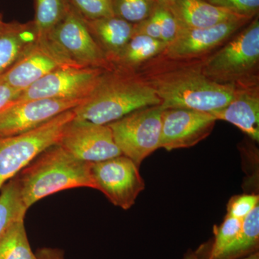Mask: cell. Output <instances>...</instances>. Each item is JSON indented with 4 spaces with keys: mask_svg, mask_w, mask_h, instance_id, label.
Instances as JSON below:
<instances>
[{
    "mask_svg": "<svg viewBox=\"0 0 259 259\" xmlns=\"http://www.w3.org/2000/svg\"><path fill=\"white\" fill-rule=\"evenodd\" d=\"M168 10L182 28H206L225 22L247 18L209 4L204 0H177Z\"/></svg>",
    "mask_w": 259,
    "mask_h": 259,
    "instance_id": "cell-16",
    "label": "cell"
},
{
    "mask_svg": "<svg viewBox=\"0 0 259 259\" xmlns=\"http://www.w3.org/2000/svg\"><path fill=\"white\" fill-rule=\"evenodd\" d=\"M163 110L161 105L142 107L108 124L122 154L139 167L159 148Z\"/></svg>",
    "mask_w": 259,
    "mask_h": 259,
    "instance_id": "cell-6",
    "label": "cell"
},
{
    "mask_svg": "<svg viewBox=\"0 0 259 259\" xmlns=\"http://www.w3.org/2000/svg\"><path fill=\"white\" fill-rule=\"evenodd\" d=\"M24 221H15L0 238V259H38L30 248Z\"/></svg>",
    "mask_w": 259,
    "mask_h": 259,
    "instance_id": "cell-23",
    "label": "cell"
},
{
    "mask_svg": "<svg viewBox=\"0 0 259 259\" xmlns=\"http://www.w3.org/2000/svg\"><path fill=\"white\" fill-rule=\"evenodd\" d=\"M25 208L69 189H95L90 163L77 159L59 144L44 150L15 177Z\"/></svg>",
    "mask_w": 259,
    "mask_h": 259,
    "instance_id": "cell-3",
    "label": "cell"
},
{
    "mask_svg": "<svg viewBox=\"0 0 259 259\" xmlns=\"http://www.w3.org/2000/svg\"><path fill=\"white\" fill-rule=\"evenodd\" d=\"M256 194H243L232 197L227 206L228 215L243 221L258 205Z\"/></svg>",
    "mask_w": 259,
    "mask_h": 259,
    "instance_id": "cell-29",
    "label": "cell"
},
{
    "mask_svg": "<svg viewBox=\"0 0 259 259\" xmlns=\"http://www.w3.org/2000/svg\"><path fill=\"white\" fill-rule=\"evenodd\" d=\"M156 3H157V4L160 5V6L169 9L172 5L176 3L177 0H156Z\"/></svg>",
    "mask_w": 259,
    "mask_h": 259,
    "instance_id": "cell-33",
    "label": "cell"
},
{
    "mask_svg": "<svg viewBox=\"0 0 259 259\" xmlns=\"http://www.w3.org/2000/svg\"><path fill=\"white\" fill-rule=\"evenodd\" d=\"M47 39L73 64L110 69L106 56L94 40L84 20L72 6Z\"/></svg>",
    "mask_w": 259,
    "mask_h": 259,
    "instance_id": "cell-8",
    "label": "cell"
},
{
    "mask_svg": "<svg viewBox=\"0 0 259 259\" xmlns=\"http://www.w3.org/2000/svg\"><path fill=\"white\" fill-rule=\"evenodd\" d=\"M66 66H79L66 59L47 38L37 39L26 54L0 78V82L22 92L49 73Z\"/></svg>",
    "mask_w": 259,
    "mask_h": 259,
    "instance_id": "cell-14",
    "label": "cell"
},
{
    "mask_svg": "<svg viewBox=\"0 0 259 259\" xmlns=\"http://www.w3.org/2000/svg\"><path fill=\"white\" fill-rule=\"evenodd\" d=\"M38 37L34 24L3 22L0 25V78L36 42Z\"/></svg>",
    "mask_w": 259,
    "mask_h": 259,
    "instance_id": "cell-17",
    "label": "cell"
},
{
    "mask_svg": "<svg viewBox=\"0 0 259 259\" xmlns=\"http://www.w3.org/2000/svg\"><path fill=\"white\" fill-rule=\"evenodd\" d=\"M259 206L243 220L238 236L214 259H241L258 251Z\"/></svg>",
    "mask_w": 259,
    "mask_h": 259,
    "instance_id": "cell-20",
    "label": "cell"
},
{
    "mask_svg": "<svg viewBox=\"0 0 259 259\" xmlns=\"http://www.w3.org/2000/svg\"><path fill=\"white\" fill-rule=\"evenodd\" d=\"M253 19H238L206 28L187 29L179 27L175 40L167 45L161 55L171 60L204 59L216 51V49L222 47Z\"/></svg>",
    "mask_w": 259,
    "mask_h": 259,
    "instance_id": "cell-10",
    "label": "cell"
},
{
    "mask_svg": "<svg viewBox=\"0 0 259 259\" xmlns=\"http://www.w3.org/2000/svg\"><path fill=\"white\" fill-rule=\"evenodd\" d=\"M70 4L83 19L107 18L115 16L112 0H69Z\"/></svg>",
    "mask_w": 259,
    "mask_h": 259,
    "instance_id": "cell-26",
    "label": "cell"
},
{
    "mask_svg": "<svg viewBox=\"0 0 259 259\" xmlns=\"http://www.w3.org/2000/svg\"><path fill=\"white\" fill-rule=\"evenodd\" d=\"M27 211L14 177L0 189V238L15 221L25 219Z\"/></svg>",
    "mask_w": 259,
    "mask_h": 259,
    "instance_id": "cell-22",
    "label": "cell"
},
{
    "mask_svg": "<svg viewBox=\"0 0 259 259\" xmlns=\"http://www.w3.org/2000/svg\"><path fill=\"white\" fill-rule=\"evenodd\" d=\"M217 120L230 122L253 141H259V88L237 90L226 107L211 112Z\"/></svg>",
    "mask_w": 259,
    "mask_h": 259,
    "instance_id": "cell-15",
    "label": "cell"
},
{
    "mask_svg": "<svg viewBox=\"0 0 259 259\" xmlns=\"http://www.w3.org/2000/svg\"><path fill=\"white\" fill-rule=\"evenodd\" d=\"M182 259H202L199 256L197 251H193L192 250H188L184 254ZM241 259H259V252H255L254 253H252L248 256Z\"/></svg>",
    "mask_w": 259,
    "mask_h": 259,
    "instance_id": "cell-32",
    "label": "cell"
},
{
    "mask_svg": "<svg viewBox=\"0 0 259 259\" xmlns=\"http://www.w3.org/2000/svg\"><path fill=\"white\" fill-rule=\"evenodd\" d=\"M73 110L28 132L0 138V189L44 150L59 144L66 126L74 119Z\"/></svg>",
    "mask_w": 259,
    "mask_h": 259,
    "instance_id": "cell-5",
    "label": "cell"
},
{
    "mask_svg": "<svg viewBox=\"0 0 259 259\" xmlns=\"http://www.w3.org/2000/svg\"><path fill=\"white\" fill-rule=\"evenodd\" d=\"M168 44L142 34H135L125 47L110 61V69L135 71L161 55Z\"/></svg>",
    "mask_w": 259,
    "mask_h": 259,
    "instance_id": "cell-19",
    "label": "cell"
},
{
    "mask_svg": "<svg viewBox=\"0 0 259 259\" xmlns=\"http://www.w3.org/2000/svg\"><path fill=\"white\" fill-rule=\"evenodd\" d=\"M35 255L38 259H65L64 252L56 248H41Z\"/></svg>",
    "mask_w": 259,
    "mask_h": 259,
    "instance_id": "cell-31",
    "label": "cell"
},
{
    "mask_svg": "<svg viewBox=\"0 0 259 259\" xmlns=\"http://www.w3.org/2000/svg\"><path fill=\"white\" fill-rule=\"evenodd\" d=\"M204 74L209 79L236 90L259 88V18L201 60Z\"/></svg>",
    "mask_w": 259,
    "mask_h": 259,
    "instance_id": "cell-4",
    "label": "cell"
},
{
    "mask_svg": "<svg viewBox=\"0 0 259 259\" xmlns=\"http://www.w3.org/2000/svg\"><path fill=\"white\" fill-rule=\"evenodd\" d=\"M157 5L156 0H112L115 16L132 24L149 18Z\"/></svg>",
    "mask_w": 259,
    "mask_h": 259,
    "instance_id": "cell-24",
    "label": "cell"
},
{
    "mask_svg": "<svg viewBox=\"0 0 259 259\" xmlns=\"http://www.w3.org/2000/svg\"><path fill=\"white\" fill-rule=\"evenodd\" d=\"M83 20L94 40L106 56L109 64L134 35V24L117 16Z\"/></svg>",
    "mask_w": 259,
    "mask_h": 259,
    "instance_id": "cell-18",
    "label": "cell"
},
{
    "mask_svg": "<svg viewBox=\"0 0 259 259\" xmlns=\"http://www.w3.org/2000/svg\"><path fill=\"white\" fill-rule=\"evenodd\" d=\"M243 221L227 214L222 224L214 228V241L209 248L208 255L205 258L202 257L201 258L214 259L219 255L226 247L234 241L241 231Z\"/></svg>",
    "mask_w": 259,
    "mask_h": 259,
    "instance_id": "cell-25",
    "label": "cell"
},
{
    "mask_svg": "<svg viewBox=\"0 0 259 259\" xmlns=\"http://www.w3.org/2000/svg\"><path fill=\"white\" fill-rule=\"evenodd\" d=\"M95 190L100 191L116 207L129 209L145 189L137 166L124 155L90 163Z\"/></svg>",
    "mask_w": 259,
    "mask_h": 259,
    "instance_id": "cell-7",
    "label": "cell"
},
{
    "mask_svg": "<svg viewBox=\"0 0 259 259\" xmlns=\"http://www.w3.org/2000/svg\"><path fill=\"white\" fill-rule=\"evenodd\" d=\"M20 93L21 91L0 82V110L15 102Z\"/></svg>",
    "mask_w": 259,
    "mask_h": 259,
    "instance_id": "cell-30",
    "label": "cell"
},
{
    "mask_svg": "<svg viewBox=\"0 0 259 259\" xmlns=\"http://www.w3.org/2000/svg\"><path fill=\"white\" fill-rule=\"evenodd\" d=\"M3 23V20H2L1 16H0V25H2V24Z\"/></svg>",
    "mask_w": 259,
    "mask_h": 259,
    "instance_id": "cell-34",
    "label": "cell"
},
{
    "mask_svg": "<svg viewBox=\"0 0 259 259\" xmlns=\"http://www.w3.org/2000/svg\"><path fill=\"white\" fill-rule=\"evenodd\" d=\"M161 105L152 88L135 71L107 69L88 98L75 107V119L108 125L142 107Z\"/></svg>",
    "mask_w": 259,
    "mask_h": 259,
    "instance_id": "cell-2",
    "label": "cell"
},
{
    "mask_svg": "<svg viewBox=\"0 0 259 259\" xmlns=\"http://www.w3.org/2000/svg\"><path fill=\"white\" fill-rule=\"evenodd\" d=\"M216 121L209 112L190 109H164L159 148L170 151L192 147L208 137Z\"/></svg>",
    "mask_w": 259,
    "mask_h": 259,
    "instance_id": "cell-13",
    "label": "cell"
},
{
    "mask_svg": "<svg viewBox=\"0 0 259 259\" xmlns=\"http://www.w3.org/2000/svg\"><path fill=\"white\" fill-rule=\"evenodd\" d=\"M59 144L75 158L98 163L122 155L108 125L74 119L66 126Z\"/></svg>",
    "mask_w": 259,
    "mask_h": 259,
    "instance_id": "cell-11",
    "label": "cell"
},
{
    "mask_svg": "<svg viewBox=\"0 0 259 259\" xmlns=\"http://www.w3.org/2000/svg\"><path fill=\"white\" fill-rule=\"evenodd\" d=\"M83 100L36 99L13 102L0 110V138L36 128L56 116L79 106Z\"/></svg>",
    "mask_w": 259,
    "mask_h": 259,
    "instance_id": "cell-12",
    "label": "cell"
},
{
    "mask_svg": "<svg viewBox=\"0 0 259 259\" xmlns=\"http://www.w3.org/2000/svg\"><path fill=\"white\" fill-rule=\"evenodd\" d=\"M209 4L228 10L234 14L254 18L258 15L259 0H204Z\"/></svg>",
    "mask_w": 259,
    "mask_h": 259,
    "instance_id": "cell-27",
    "label": "cell"
},
{
    "mask_svg": "<svg viewBox=\"0 0 259 259\" xmlns=\"http://www.w3.org/2000/svg\"><path fill=\"white\" fill-rule=\"evenodd\" d=\"M71 7L69 0H35V18L32 23L38 39L47 38Z\"/></svg>",
    "mask_w": 259,
    "mask_h": 259,
    "instance_id": "cell-21",
    "label": "cell"
},
{
    "mask_svg": "<svg viewBox=\"0 0 259 259\" xmlns=\"http://www.w3.org/2000/svg\"><path fill=\"white\" fill-rule=\"evenodd\" d=\"M152 15L159 25L162 41L167 44L173 41L178 32L179 25L171 11L157 5Z\"/></svg>",
    "mask_w": 259,
    "mask_h": 259,
    "instance_id": "cell-28",
    "label": "cell"
},
{
    "mask_svg": "<svg viewBox=\"0 0 259 259\" xmlns=\"http://www.w3.org/2000/svg\"><path fill=\"white\" fill-rule=\"evenodd\" d=\"M105 70L80 66L56 69L23 90L15 101L36 99L85 100Z\"/></svg>",
    "mask_w": 259,
    "mask_h": 259,
    "instance_id": "cell-9",
    "label": "cell"
},
{
    "mask_svg": "<svg viewBox=\"0 0 259 259\" xmlns=\"http://www.w3.org/2000/svg\"><path fill=\"white\" fill-rule=\"evenodd\" d=\"M201 60H171L160 55L135 72L153 89L163 109H190L211 113L226 107L237 90L207 78Z\"/></svg>",
    "mask_w": 259,
    "mask_h": 259,
    "instance_id": "cell-1",
    "label": "cell"
}]
</instances>
